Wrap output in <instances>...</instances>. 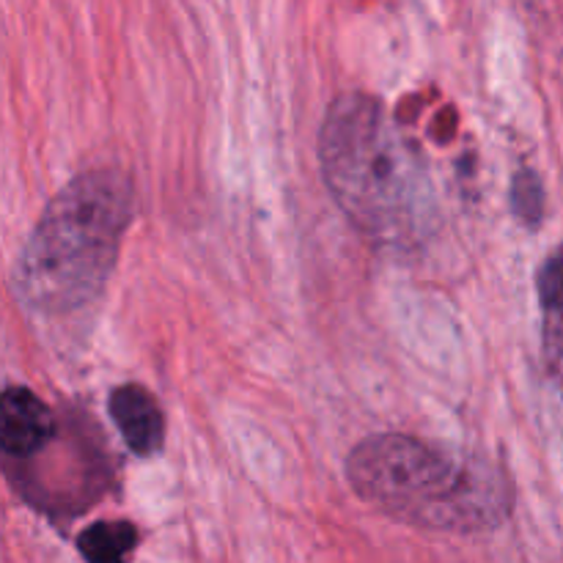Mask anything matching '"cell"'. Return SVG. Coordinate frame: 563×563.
<instances>
[{"mask_svg": "<svg viewBox=\"0 0 563 563\" xmlns=\"http://www.w3.org/2000/svg\"><path fill=\"white\" fill-rule=\"evenodd\" d=\"M319 163L341 212L377 245L410 247L432 229L427 165L379 99L363 91L333 99L319 132Z\"/></svg>", "mask_w": 563, "mask_h": 563, "instance_id": "cell-1", "label": "cell"}, {"mask_svg": "<svg viewBox=\"0 0 563 563\" xmlns=\"http://www.w3.org/2000/svg\"><path fill=\"white\" fill-rule=\"evenodd\" d=\"M357 498L432 531H489L511 511V484L495 462L410 434H374L346 456Z\"/></svg>", "mask_w": 563, "mask_h": 563, "instance_id": "cell-2", "label": "cell"}, {"mask_svg": "<svg viewBox=\"0 0 563 563\" xmlns=\"http://www.w3.org/2000/svg\"><path fill=\"white\" fill-rule=\"evenodd\" d=\"M132 220V181L124 170L97 168L55 192L16 256L11 284L27 308L66 313L108 284Z\"/></svg>", "mask_w": 563, "mask_h": 563, "instance_id": "cell-3", "label": "cell"}, {"mask_svg": "<svg viewBox=\"0 0 563 563\" xmlns=\"http://www.w3.org/2000/svg\"><path fill=\"white\" fill-rule=\"evenodd\" d=\"M55 418L33 390L9 385L3 394V429L0 443L9 460H27L53 440Z\"/></svg>", "mask_w": 563, "mask_h": 563, "instance_id": "cell-4", "label": "cell"}, {"mask_svg": "<svg viewBox=\"0 0 563 563\" xmlns=\"http://www.w3.org/2000/svg\"><path fill=\"white\" fill-rule=\"evenodd\" d=\"M110 418L137 456H154L163 449L165 418L157 399L143 385H119L108 401Z\"/></svg>", "mask_w": 563, "mask_h": 563, "instance_id": "cell-5", "label": "cell"}, {"mask_svg": "<svg viewBox=\"0 0 563 563\" xmlns=\"http://www.w3.org/2000/svg\"><path fill=\"white\" fill-rule=\"evenodd\" d=\"M137 544V528L132 522H93L77 537V550L88 563H126Z\"/></svg>", "mask_w": 563, "mask_h": 563, "instance_id": "cell-6", "label": "cell"}, {"mask_svg": "<svg viewBox=\"0 0 563 563\" xmlns=\"http://www.w3.org/2000/svg\"><path fill=\"white\" fill-rule=\"evenodd\" d=\"M511 207H515V214L522 223L537 225L542 220L544 190L533 170H517L515 185H511Z\"/></svg>", "mask_w": 563, "mask_h": 563, "instance_id": "cell-7", "label": "cell"}, {"mask_svg": "<svg viewBox=\"0 0 563 563\" xmlns=\"http://www.w3.org/2000/svg\"><path fill=\"white\" fill-rule=\"evenodd\" d=\"M537 284L542 306L548 308L550 313H559L563 319V245L555 247V251L544 258Z\"/></svg>", "mask_w": 563, "mask_h": 563, "instance_id": "cell-8", "label": "cell"}, {"mask_svg": "<svg viewBox=\"0 0 563 563\" xmlns=\"http://www.w3.org/2000/svg\"><path fill=\"white\" fill-rule=\"evenodd\" d=\"M550 363H553V372L559 377V385L563 390V324H553V333H550Z\"/></svg>", "mask_w": 563, "mask_h": 563, "instance_id": "cell-9", "label": "cell"}]
</instances>
